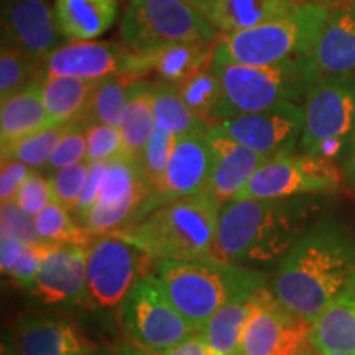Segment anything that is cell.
I'll return each mask as SVG.
<instances>
[{
	"label": "cell",
	"mask_w": 355,
	"mask_h": 355,
	"mask_svg": "<svg viewBox=\"0 0 355 355\" xmlns=\"http://www.w3.org/2000/svg\"><path fill=\"white\" fill-rule=\"evenodd\" d=\"M2 235H12L24 243L42 242L35 227V217L21 211L13 201L2 204Z\"/></svg>",
	"instance_id": "cell-40"
},
{
	"label": "cell",
	"mask_w": 355,
	"mask_h": 355,
	"mask_svg": "<svg viewBox=\"0 0 355 355\" xmlns=\"http://www.w3.org/2000/svg\"><path fill=\"white\" fill-rule=\"evenodd\" d=\"M314 355H355V354H319V352H314Z\"/></svg>",
	"instance_id": "cell-49"
},
{
	"label": "cell",
	"mask_w": 355,
	"mask_h": 355,
	"mask_svg": "<svg viewBox=\"0 0 355 355\" xmlns=\"http://www.w3.org/2000/svg\"><path fill=\"white\" fill-rule=\"evenodd\" d=\"M155 275L171 304L198 331L224 306L266 288V278L257 270L214 259L159 260Z\"/></svg>",
	"instance_id": "cell-3"
},
{
	"label": "cell",
	"mask_w": 355,
	"mask_h": 355,
	"mask_svg": "<svg viewBox=\"0 0 355 355\" xmlns=\"http://www.w3.org/2000/svg\"><path fill=\"white\" fill-rule=\"evenodd\" d=\"M53 127L42 94V78L2 101L0 109V144L3 150L17 141Z\"/></svg>",
	"instance_id": "cell-24"
},
{
	"label": "cell",
	"mask_w": 355,
	"mask_h": 355,
	"mask_svg": "<svg viewBox=\"0 0 355 355\" xmlns=\"http://www.w3.org/2000/svg\"><path fill=\"white\" fill-rule=\"evenodd\" d=\"M68 127L69 125H56L44 128V130L35 133V135H30L24 140L17 141L10 148L3 150L2 162L3 159H19V162L25 163L26 166L32 168L35 171L40 170V168H44L50 162L58 144H60L66 130H68Z\"/></svg>",
	"instance_id": "cell-34"
},
{
	"label": "cell",
	"mask_w": 355,
	"mask_h": 355,
	"mask_svg": "<svg viewBox=\"0 0 355 355\" xmlns=\"http://www.w3.org/2000/svg\"><path fill=\"white\" fill-rule=\"evenodd\" d=\"M211 173L212 152L206 132L178 135L159 194L162 204L204 193Z\"/></svg>",
	"instance_id": "cell-19"
},
{
	"label": "cell",
	"mask_w": 355,
	"mask_h": 355,
	"mask_svg": "<svg viewBox=\"0 0 355 355\" xmlns=\"http://www.w3.org/2000/svg\"><path fill=\"white\" fill-rule=\"evenodd\" d=\"M35 227L40 241L46 243H74L86 247L94 237L71 217L69 209L56 201L48 204L38 216H35Z\"/></svg>",
	"instance_id": "cell-33"
},
{
	"label": "cell",
	"mask_w": 355,
	"mask_h": 355,
	"mask_svg": "<svg viewBox=\"0 0 355 355\" xmlns=\"http://www.w3.org/2000/svg\"><path fill=\"white\" fill-rule=\"evenodd\" d=\"M25 245H28V243H24L20 239L12 237V235H2V241H0V266H2L3 275L10 273V270L24 254Z\"/></svg>",
	"instance_id": "cell-44"
},
{
	"label": "cell",
	"mask_w": 355,
	"mask_h": 355,
	"mask_svg": "<svg viewBox=\"0 0 355 355\" xmlns=\"http://www.w3.org/2000/svg\"><path fill=\"white\" fill-rule=\"evenodd\" d=\"M222 204L209 193L163 204L130 227L114 230L155 261L212 259Z\"/></svg>",
	"instance_id": "cell-4"
},
{
	"label": "cell",
	"mask_w": 355,
	"mask_h": 355,
	"mask_svg": "<svg viewBox=\"0 0 355 355\" xmlns=\"http://www.w3.org/2000/svg\"><path fill=\"white\" fill-rule=\"evenodd\" d=\"M48 0H10L2 3V46L43 61L66 44Z\"/></svg>",
	"instance_id": "cell-14"
},
{
	"label": "cell",
	"mask_w": 355,
	"mask_h": 355,
	"mask_svg": "<svg viewBox=\"0 0 355 355\" xmlns=\"http://www.w3.org/2000/svg\"><path fill=\"white\" fill-rule=\"evenodd\" d=\"M6 2H10V0H2V3H6Z\"/></svg>",
	"instance_id": "cell-52"
},
{
	"label": "cell",
	"mask_w": 355,
	"mask_h": 355,
	"mask_svg": "<svg viewBox=\"0 0 355 355\" xmlns=\"http://www.w3.org/2000/svg\"><path fill=\"white\" fill-rule=\"evenodd\" d=\"M222 79V101L212 121L254 114L279 104H304L321 74L309 55L270 66L217 64Z\"/></svg>",
	"instance_id": "cell-5"
},
{
	"label": "cell",
	"mask_w": 355,
	"mask_h": 355,
	"mask_svg": "<svg viewBox=\"0 0 355 355\" xmlns=\"http://www.w3.org/2000/svg\"><path fill=\"white\" fill-rule=\"evenodd\" d=\"M42 61L25 55V53L2 46L0 53V99L21 91L30 83L40 78Z\"/></svg>",
	"instance_id": "cell-35"
},
{
	"label": "cell",
	"mask_w": 355,
	"mask_h": 355,
	"mask_svg": "<svg viewBox=\"0 0 355 355\" xmlns=\"http://www.w3.org/2000/svg\"><path fill=\"white\" fill-rule=\"evenodd\" d=\"M219 32L186 0H130L121 37L135 53H150L175 43H211Z\"/></svg>",
	"instance_id": "cell-7"
},
{
	"label": "cell",
	"mask_w": 355,
	"mask_h": 355,
	"mask_svg": "<svg viewBox=\"0 0 355 355\" xmlns=\"http://www.w3.org/2000/svg\"><path fill=\"white\" fill-rule=\"evenodd\" d=\"M303 355H314V352H313V349H311V347H309L308 350H306V352H304Z\"/></svg>",
	"instance_id": "cell-50"
},
{
	"label": "cell",
	"mask_w": 355,
	"mask_h": 355,
	"mask_svg": "<svg viewBox=\"0 0 355 355\" xmlns=\"http://www.w3.org/2000/svg\"><path fill=\"white\" fill-rule=\"evenodd\" d=\"M87 171L89 163L81 162L50 175L55 201L63 204L71 212L76 211L79 196H81L84 183H86Z\"/></svg>",
	"instance_id": "cell-38"
},
{
	"label": "cell",
	"mask_w": 355,
	"mask_h": 355,
	"mask_svg": "<svg viewBox=\"0 0 355 355\" xmlns=\"http://www.w3.org/2000/svg\"><path fill=\"white\" fill-rule=\"evenodd\" d=\"M133 81L122 76H109L99 79L92 91L91 99L83 121L86 123H105L122 127L130 97V84Z\"/></svg>",
	"instance_id": "cell-29"
},
{
	"label": "cell",
	"mask_w": 355,
	"mask_h": 355,
	"mask_svg": "<svg viewBox=\"0 0 355 355\" xmlns=\"http://www.w3.org/2000/svg\"><path fill=\"white\" fill-rule=\"evenodd\" d=\"M87 163H110L125 155L122 132L105 123H87Z\"/></svg>",
	"instance_id": "cell-37"
},
{
	"label": "cell",
	"mask_w": 355,
	"mask_h": 355,
	"mask_svg": "<svg viewBox=\"0 0 355 355\" xmlns=\"http://www.w3.org/2000/svg\"><path fill=\"white\" fill-rule=\"evenodd\" d=\"M135 63V51L122 43L71 42L44 58L40 78L68 76L97 81L109 76H122L137 81Z\"/></svg>",
	"instance_id": "cell-13"
},
{
	"label": "cell",
	"mask_w": 355,
	"mask_h": 355,
	"mask_svg": "<svg viewBox=\"0 0 355 355\" xmlns=\"http://www.w3.org/2000/svg\"><path fill=\"white\" fill-rule=\"evenodd\" d=\"M19 355H87L99 347L74 322L43 314H24L15 324Z\"/></svg>",
	"instance_id": "cell-20"
},
{
	"label": "cell",
	"mask_w": 355,
	"mask_h": 355,
	"mask_svg": "<svg viewBox=\"0 0 355 355\" xmlns=\"http://www.w3.org/2000/svg\"><path fill=\"white\" fill-rule=\"evenodd\" d=\"M354 152H355V132H354Z\"/></svg>",
	"instance_id": "cell-51"
},
{
	"label": "cell",
	"mask_w": 355,
	"mask_h": 355,
	"mask_svg": "<svg viewBox=\"0 0 355 355\" xmlns=\"http://www.w3.org/2000/svg\"><path fill=\"white\" fill-rule=\"evenodd\" d=\"M119 321L128 340L157 354L198 332L168 300L155 272L139 279L128 291L119 306Z\"/></svg>",
	"instance_id": "cell-9"
},
{
	"label": "cell",
	"mask_w": 355,
	"mask_h": 355,
	"mask_svg": "<svg viewBox=\"0 0 355 355\" xmlns=\"http://www.w3.org/2000/svg\"><path fill=\"white\" fill-rule=\"evenodd\" d=\"M309 345L319 354H355V290L332 301L309 322Z\"/></svg>",
	"instance_id": "cell-26"
},
{
	"label": "cell",
	"mask_w": 355,
	"mask_h": 355,
	"mask_svg": "<svg viewBox=\"0 0 355 355\" xmlns=\"http://www.w3.org/2000/svg\"><path fill=\"white\" fill-rule=\"evenodd\" d=\"M128 92H130V97H128V107L121 132L125 157L139 162L146 141L152 135L155 123H157V119H155V83L145 81V79L133 81Z\"/></svg>",
	"instance_id": "cell-28"
},
{
	"label": "cell",
	"mask_w": 355,
	"mask_h": 355,
	"mask_svg": "<svg viewBox=\"0 0 355 355\" xmlns=\"http://www.w3.org/2000/svg\"><path fill=\"white\" fill-rule=\"evenodd\" d=\"M176 133L168 130L162 123H155L152 135L146 141L144 152L139 158V166L145 181L148 183L153 191V198L157 207H162V194L163 181H165V173L170 165V158L173 153V146H175Z\"/></svg>",
	"instance_id": "cell-31"
},
{
	"label": "cell",
	"mask_w": 355,
	"mask_h": 355,
	"mask_svg": "<svg viewBox=\"0 0 355 355\" xmlns=\"http://www.w3.org/2000/svg\"><path fill=\"white\" fill-rule=\"evenodd\" d=\"M155 119L176 135L207 132L211 125L186 105L175 84L159 81L155 83Z\"/></svg>",
	"instance_id": "cell-30"
},
{
	"label": "cell",
	"mask_w": 355,
	"mask_h": 355,
	"mask_svg": "<svg viewBox=\"0 0 355 355\" xmlns=\"http://www.w3.org/2000/svg\"><path fill=\"white\" fill-rule=\"evenodd\" d=\"M3 355H10V354H6V352H3Z\"/></svg>",
	"instance_id": "cell-54"
},
{
	"label": "cell",
	"mask_w": 355,
	"mask_h": 355,
	"mask_svg": "<svg viewBox=\"0 0 355 355\" xmlns=\"http://www.w3.org/2000/svg\"><path fill=\"white\" fill-rule=\"evenodd\" d=\"M87 290L99 308L121 306L139 279L155 272V261L117 232L97 234L86 245Z\"/></svg>",
	"instance_id": "cell-10"
},
{
	"label": "cell",
	"mask_w": 355,
	"mask_h": 355,
	"mask_svg": "<svg viewBox=\"0 0 355 355\" xmlns=\"http://www.w3.org/2000/svg\"><path fill=\"white\" fill-rule=\"evenodd\" d=\"M220 35L252 28L285 17L300 6V0H186Z\"/></svg>",
	"instance_id": "cell-21"
},
{
	"label": "cell",
	"mask_w": 355,
	"mask_h": 355,
	"mask_svg": "<svg viewBox=\"0 0 355 355\" xmlns=\"http://www.w3.org/2000/svg\"><path fill=\"white\" fill-rule=\"evenodd\" d=\"M339 173L331 159L311 155H282L266 159L235 199H291L332 193Z\"/></svg>",
	"instance_id": "cell-11"
},
{
	"label": "cell",
	"mask_w": 355,
	"mask_h": 355,
	"mask_svg": "<svg viewBox=\"0 0 355 355\" xmlns=\"http://www.w3.org/2000/svg\"><path fill=\"white\" fill-rule=\"evenodd\" d=\"M87 355H115L114 352H109V350H102V349H97L94 352L87 354Z\"/></svg>",
	"instance_id": "cell-48"
},
{
	"label": "cell",
	"mask_w": 355,
	"mask_h": 355,
	"mask_svg": "<svg viewBox=\"0 0 355 355\" xmlns=\"http://www.w3.org/2000/svg\"><path fill=\"white\" fill-rule=\"evenodd\" d=\"M159 355H216V352L209 347V344L206 343L201 332L198 331L193 336H189L188 339H184L183 343Z\"/></svg>",
	"instance_id": "cell-45"
},
{
	"label": "cell",
	"mask_w": 355,
	"mask_h": 355,
	"mask_svg": "<svg viewBox=\"0 0 355 355\" xmlns=\"http://www.w3.org/2000/svg\"><path fill=\"white\" fill-rule=\"evenodd\" d=\"M46 245V242H37L25 245L24 254H21L19 261H17L7 277H10L19 286L30 290L38 277L40 268H42Z\"/></svg>",
	"instance_id": "cell-41"
},
{
	"label": "cell",
	"mask_w": 355,
	"mask_h": 355,
	"mask_svg": "<svg viewBox=\"0 0 355 355\" xmlns=\"http://www.w3.org/2000/svg\"><path fill=\"white\" fill-rule=\"evenodd\" d=\"M355 290V234L336 220L304 232L279 261L272 291L311 322L332 301Z\"/></svg>",
	"instance_id": "cell-1"
},
{
	"label": "cell",
	"mask_w": 355,
	"mask_h": 355,
	"mask_svg": "<svg viewBox=\"0 0 355 355\" xmlns=\"http://www.w3.org/2000/svg\"><path fill=\"white\" fill-rule=\"evenodd\" d=\"M300 2H306V0H300Z\"/></svg>",
	"instance_id": "cell-53"
},
{
	"label": "cell",
	"mask_w": 355,
	"mask_h": 355,
	"mask_svg": "<svg viewBox=\"0 0 355 355\" xmlns=\"http://www.w3.org/2000/svg\"><path fill=\"white\" fill-rule=\"evenodd\" d=\"M214 46L211 43H175L150 53H135V79L157 74L159 83L180 84L198 71L214 63Z\"/></svg>",
	"instance_id": "cell-22"
},
{
	"label": "cell",
	"mask_w": 355,
	"mask_h": 355,
	"mask_svg": "<svg viewBox=\"0 0 355 355\" xmlns=\"http://www.w3.org/2000/svg\"><path fill=\"white\" fill-rule=\"evenodd\" d=\"M53 8L58 30L68 42H94L119 15L117 0H56Z\"/></svg>",
	"instance_id": "cell-25"
},
{
	"label": "cell",
	"mask_w": 355,
	"mask_h": 355,
	"mask_svg": "<svg viewBox=\"0 0 355 355\" xmlns=\"http://www.w3.org/2000/svg\"><path fill=\"white\" fill-rule=\"evenodd\" d=\"M115 355H159L153 350L144 347V345L132 343V340H127V343L119 344L117 347L114 350Z\"/></svg>",
	"instance_id": "cell-46"
},
{
	"label": "cell",
	"mask_w": 355,
	"mask_h": 355,
	"mask_svg": "<svg viewBox=\"0 0 355 355\" xmlns=\"http://www.w3.org/2000/svg\"><path fill=\"white\" fill-rule=\"evenodd\" d=\"M327 13V0H306L285 17L237 33L219 35L214 63L270 66L296 56H311Z\"/></svg>",
	"instance_id": "cell-6"
},
{
	"label": "cell",
	"mask_w": 355,
	"mask_h": 355,
	"mask_svg": "<svg viewBox=\"0 0 355 355\" xmlns=\"http://www.w3.org/2000/svg\"><path fill=\"white\" fill-rule=\"evenodd\" d=\"M30 293L42 304L91 303L87 290L86 247L74 243H48L43 263Z\"/></svg>",
	"instance_id": "cell-15"
},
{
	"label": "cell",
	"mask_w": 355,
	"mask_h": 355,
	"mask_svg": "<svg viewBox=\"0 0 355 355\" xmlns=\"http://www.w3.org/2000/svg\"><path fill=\"white\" fill-rule=\"evenodd\" d=\"M309 347V322L273 300L248 322L239 355H303Z\"/></svg>",
	"instance_id": "cell-16"
},
{
	"label": "cell",
	"mask_w": 355,
	"mask_h": 355,
	"mask_svg": "<svg viewBox=\"0 0 355 355\" xmlns=\"http://www.w3.org/2000/svg\"><path fill=\"white\" fill-rule=\"evenodd\" d=\"M97 81L68 76L42 78L43 102L53 127L83 121Z\"/></svg>",
	"instance_id": "cell-27"
},
{
	"label": "cell",
	"mask_w": 355,
	"mask_h": 355,
	"mask_svg": "<svg viewBox=\"0 0 355 355\" xmlns=\"http://www.w3.org/2000/svg\"><path fill=\"white\" fill-rule=\"evenodd\" d=\"M303 107L300 150L332 162L355 130V74L321 78L311 87Z\"/></svg>",
	"instance_id": "cell-8"
},
{
	"label": "cell",
	"mask_w": 355,
	"mask_h": 355,
	"mask_svg": "<svg viewBox=\"0 0 355 355\" xmlns=\"http://www.w3.org/2000/svg\"><path fill=\"white\" fill-rule=\"evenodd\" d=\"M32 171V168H28L19 159H3L2 173H0V199H2V204L15 199L20 186L25 183V180Z\"/></svg>",
	"instance_id": "cell-43"
},
{
	"label": "cell",
	"mask_w": 355,
	"mask_h": 355,
	"mask_svg": "<svg viewBox=\"0 0 355 355\" xmlns=\"http://www.w3.org/2000/svg\"><path fill=\"white\" fill-rule=\"evenodd\" d=\"M87 123L84 121H76L69 123L68 130L63 135L56 150L53 152L50 162L44 166V173L48 176L53 173L63 170L66 166L76 165V163L86 162L87 155Z\"/></svg>",
	"instance_id": "cell-36"
},
{
	"label": "cell",
	"mask_w": 355,
	"mask_h": 355,
	"mask_svg": "<svg viewBox=\"0 0 355 355\" xmlns=\"http://www.w3.org/2000/svg\"><path fill=\"white\" fill-rule=\"evenodd\" d=\"M178 91L198 117L204 121H212L217 105L222 101V79L214 63L207 68L198 71L196 74L176 84Z\"/></svg>",
	"instance_id": "cell-32"
},
{
	"label": "cell",
	"mask_w": 355,
	"mask_h": 355,
	"mask_svg": "<svg viewBox=\"0 0 355 355\" xmlns=\"http://www.w3.org/2000/svg\"><path fill=\"white\" fill-rule=\"evenodd\" d=\"M107 166L109 163L104 162L89 163L86 183H84L83 193L81 196H79L76 211H74V216L78 217V220H81L83 217L92 209V206L97 202V199H99L102 184H104L105 175H107Z\"/></svg>",
	"instance_id": "cell-42"
},
{
	"label": "cell",
	"mask_w": 355,
	"mask_h": 355,
	"mask_svg": "<svg viewBox=\"0 0 355 355\" xmlns=\"http://www.w3.org/2000/svg\"><path fill=\"white\" fill-rule=\"evenodd\" d=\"M206 137L212 152V173L206 193L220 204L232 201L268 158L237 144L216 123H211Z\"/></svg>",
	"instance_id": "cell-17"
},
{
	"label": "cell",
	"mask_w": 355,
	"mask_h": 355,
	"mask_svg": "<svg viewBox=\"0 0 355 355\" xmlns=\"http://www.w3.org/2000/svg\"><path fill=\"white\" fill-rule=\"evenodd\" d=\"M329 13L311 58L321 78L355 74V0H327Z\"/></svg>",
	"instance_id": "cell-18"
},
{
	"label": "cell",
	"mask_w": 355,
	"mask_h": 355,
	"mask_svg": "<svg viewBox=\"0 0 355 355\" xmlns=\"http://www.w3.org/2000/svg\"><path fill=\"white\" fill-rule=\"evenodd\" d=\"M343 171H344L345 180H347L349 183L355 188V152L344 162Z\"/></svg>",
	"instance_id": "cell-47"
},
{
	"label": "cell",
	"mask_w": 355,
	"mask_h": 355,
	"mask_svg": "<svg viewBox=\"0 0 355 355\" xmlns=\"http://www.w3.org/2000/svg\"><path fill=\"white\" fill-rule=\"evenodd\" d=\"M55 201L51 178L40 171H32L20 186L13 202L28 216H38L48 204Z\"/></svg>",
	"instance_id": "cell-39"
},
{
	"label": "cell",
	"mask_w": 355,
	"mask_h": 355,
	"mask_svg": "<svg viewBox=\"0 0 355 355\" xmlns=\"http://www.w3.org/2000/svg\"><path fill=\"white\" fill-rule=\"evenodd\" d=\"M303 222L290 199H232L220 206L212 259L242 266L282 261L304 234Z\"/></svg>",
	"instance_id": "cell-2"
},
{
	"label": "cell",
	"mask_w": 355,
	"mask_h": 355,
	"mask_svg": "<svg viewBox=\"0 0 355 355\" xmlns=\"http://www.w3.org/2000/svg\"><path fill=\"white\" fill-rule=\"evenodd\" d=\"M277 300L268 286L237 298L224 306L214 318H211L199 329L206 343L214 352L220 355H239L243 332L252 318L263 309L266 304Z\"/></svg>",
	"instance_id": "cell-23"
},
{
	"label": "cell",
	"mask_w": 355,
	"mask_h": 355,
	"mask_svg": "<svg viewBox=\"0 0 355 355\" xmlns=\"http://www.w3.org/2000/svg\"><path fill=\"white\" fill-rule=\"evenodd\" d=\"M220 132L266 158L291 155L304 128L301 104H279L254 114H242L214 122Z\"/></svg>",
	"instance_id": "cell-12"
}]
</instances>
